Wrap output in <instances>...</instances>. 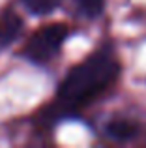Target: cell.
<instances>
[{
  "label": "cell",
  "instance_id": "obj_1",
  "mask_svg": "<svg viewBox=\"0 0 146 148\" xmlns=\"http://www.w3.org/2000/svg\"><path fill=\"white\" fill-rule=\"evenodd\" d=\"M120 66L109 53H96L71 69L58 88V103L77 109L96 99L116 81Z\"/></svg>",
  "mask_w": 146,
  "mask_h": 148
},
{
  "label": "cell",
  "instance_id": "obj_2",
  "mask_svg": "<svg viewBox=\"0 0 146 148\" xmlns=\"http://www.w3.org/2000/svg\"><path fill=\"white\" fill-rule=\"evenodd\" d=\"M70 30L66 25H47L30 36L28 43L25 45V56L32 62H47L55 56L62 47L64 40L68 38Z\"/></svg>",
  "mask_w": 146,
  "mask_h": 148
},
{
  "label": "cell",
  "instance_id": "obj_3",
  "mask_svg": "<svg viewBox=\"0 0 146 148\" xmlns=\"http://www.w3.org/2000/svg\"><path fill=\"white\" fill-rule=\"evenodd\" d=\"M107 135L116 141H128V139H133L137 133H139V126L131 120H124V118H116L111 120L105 127Z\"/></svg>",
  "mask_w": 146,
  "mask_h": 148
},
{
  "label": "cell",
  "instance_id": "obj_4",
  "mask_svg": "<svg viewBox=\"0 0 146 148\" xmlns=\"http://www.w3.org/2000/svg\"><path fill=\"white\" fill-rule=\"evenodd\" d=\"M21 26L23 23L15 13H6L0 19V49L11 45V41L21 32Z\"/></svg>",
  "mask_w": 146,
  "mask_h": 148
},
{
  "label": "cell",
  "instance_id": "obj_5",
  "mask_svg": "<svg viewBox=\"0 0 146 148\" xmlns=\"http://www.w3.org/2000/svg\"><path fill=\"white\" fill-rule=\"evenodd\" d=\"M60 0H23L26 10H30L34 15H45L58 6Z\"/></svg>",
  "mask_w": 146,
  "mask_h": 148
},
{
  "label": "cell",
  "instance_id": "obj_6",
  "mask_svg": "<svg viewBox=\"0 0 146 148\" xmlns=\"http://www.w3.org/2000/svg\"><path fill=\"white\" fill-rule=\"evenodd\" d=\"M79 10L83 11L88 17H96V15L101 13L103 6H105V0H75Z\"/></svg>",
  "mask_w": 146,
  "mask_h": 148
}]
</instances>
